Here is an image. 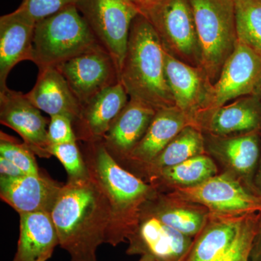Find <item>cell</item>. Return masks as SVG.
Masks as SVG:
<instances>
[{"mask_svg":"<svg viewBox=\"0 0 261 261\" xmlns=\"http://www.w3.org/2000/svg\"><path fill=\"white\" fill-rule=\"evenodd\" d=\"M202 56V68L213 84L238 42L233 0H189Z\"/></svg>","mask_w":261,"mask_h":261,"instance_id":"5b68a950","label":"cell"},{"mask_svg":"<svg viewBox=\"0 0 261 261\" xmlns=\"http://www.w3.org/2000/svg\"><path fill=\"white\" fill-rule=\"evenodd\" d=\"M245 216L211 214L183 261H216L231 246Z\"/></svg>","mask_w":261,"mask_h":261,"instance_id":"cb8c5ba5","label":"cell"},{"mask_svg":"<svg viewBox=\"0 0 261 261\" xmlns=\"http://www.w3.org/2000/svg\"><path fill=\"white\" fill-rule=\"evenodd\" d=\"M142 211L192 238L205 227L211 216L210 211L203 206L159 191L145 202Z\"/></svg>","mask_w":261,"mask_h":261,"instance_id":"7402d4cb","label":"cell"},{"mask_svg":"<svg viewBox=\"0 0 261 261\" xmlns=\"http://www.w3.org/2000/svg\"><path fill=\"white\" fill-rule=\"evenodd\" d=\"M205 153L207 152L203 132L197 126H187L141 172L139 177L147 182L161 170Z\"/></svg>","mask_w":261,"mask_h":261,"instance_id":"484cf974","label":"cell"},{"mask_svg":"<svg viewBox=\"0 0 261 261\" xmlns=\"http://www.w3.org/2000/svg\"><path fill=\"white\" fill-rule=\"evenodd\" d=\"M49 153L59 160L68 174L67 180L83 179L89 176L83 154L77 142L50 145Z\"/></svg>","mask_w":261,"mask_h":261,"instance_id":"f546056e","label":"cell"},{"mask_svg":"<svg viewBox=\"0 0 261 261\" xmlns=\"http://www.w3.org/2000/svg\"><path fill=\"white\" fill-rule=\"evenodd\" d=\"M255 95L257 96V97H258L259 100H260V104H261V85L260 87V88H259L258 90H257L256 94Z\"/></svg>","mask_w":261,"mask_h":261,"instance_id":"74e56055","label":"cell"},{"mask_svg":"<svg viewBox=\"0 0 261 261\" xmlns=\"http://www.w3.org/2000/svg\"><path fill=\"white\" fill-rule=\"evenodd\" d=\"M0 123L17 132L38 157H51L47 119L25 94L8 87L0 90Z\"/></svg>","mask_w":261,"mask_h":261,"instance_id":"7c38bea8","label":"cell"},{"mask_svg":"<svg viewBox=\"0 0 261 261\" xmlns=\"http://www.w3.org/2000/svg\"><path fill=\"white\" fill-rule=\"evenodd\" d=\"M140 12L155 30L166 53L187 64L202 68L200 43L189 0H161Z\"/></svg>","mask_w":261,"mask_h":261,"instance_id":"8992f818","label":"cell"},{"mask_svg":"<svg viewBox=\"0 0 261 261\" xmlns=\"http://www.w3.org/2000/svg\"><path fill=\"white\" fill-rule=\"evenodd\" d=\"M129 1L132 2L140 10L141 8H145L146 6L153 4V3L161 1V0H129Z\"/></svg>","mask_w":261,"mask_h":261,"instance_id":"d590c367","label":"cell"},{"mask_svg":"<svg viewBox=\"0 0 261 261\" xmlns=\"http://www.w3.org/2000/svg\"><path fill=\"white\" fill-rule=\"evenodd\" d=\"M63 185L43 173L0 176V197L19 214L51 213Z\"/></svg>","mask_w":261,"mask_h":261,"instance_id":"e0dca14e","label":"cell"},{"mask_svg":"<svg viewBox=\"0 0 261 261\" xmlns=\"http://www.w3.org/2000/svg\"><path fill=\"white\" fill-rule=\"evenodd\" d=\"M238 42L261 55V0H233Z\"/></svg>","mask_w":261,"mask_h":261,"instance_id":"4316f807","label":"cell"},{"mask_svg":"<svg viewBox=\"0 0 261 261\" xmlns=\"http://www.w3.org/2000/svg\"><path fill=\"white\" fill-rule=\"evenodd\" d=\"M260 85L261 55L238 42L219 79L213 84L206 110L220 107L238 98L255 95Z\"/></svg>","mask_w":261,"mask_h":261,"instance_id":"30bf717a","label":"cell"},{"mask_svg":"<svg viewBox=\"0 0 261 261\" xmlns=\"http://www.w3.org/2000/svg\"><path fill=\"white\" fill-rule=\"evenodd\" d=\"M196 126L215 136L261 132V104L256 95L238 98L220 107L199 113Z\"/></svg>","mask_w":261,"mask_h":261,"instance_id":"9a60e30c","label":"cell"},{"mask_svg":"<svg viewBox=\"0 0 261 261\" xmlns=\"http://www.w3.org/2000/svg\"><path fill=\"white\" fill-rule=\"evenodd\" d=\"M188 126H195L193 118L176 107L158 110L148 129L129 157L121 166L139 176L166 146Z\"/></svg>","mask_w":261,"mask_h":261,"instance_id":"5bb4252c","label":"cell"},{"mask_svg":"<svg viewBox=\"0 0 261 261\" xmlns=\"http://www.w3.org/2000/svg\"><path fill=\"white\" fill-rule=\"evenodd\" d=\"M25 174L14 163L3 156H0V176L19 177Z\"/></svg>","mask_w":261,"mask_h":261,"instance_id":"d6a6232c","label":"cell"},{"mask_svg":"<svg viewBox=\"0 0 261 261\" xmlns=\"http://www.w3.org/2000/svg\"><path fill=\"white\" fill-rule=\"evenodd\" d=\"M25 96L38 109L49 116L63 115L71 118L73 123L82 111V104L57 67L39 69L35 85Z\"/></svg>","mask_w":261,"mask_h":261,"instance_id":"44dd1931","label":"cell"},{"mask_svg":"<svg viewBox=\"0 0 261 261\" xmlns=\"http://www.w3.org/2000/svg\"><path fill=\"white\" fill-rule=\"evenodd\" d=\"M81 104L120 82L113 57L101 45L57 66Z\"/></svg>","mask_w":261,"mask_h":261,"instance_id":"9c48e42d","label":"cell"},{"mask_svg":"<svg viewBox=\"0 0 261 261\" xmlns=\"http://www.w3.org/2000/svg\"><path fill=\"white\" fill-rule=\"evenodd\" d=\"M35 25L17 10L0 18V90L8 87L7 79L15 65L32 61Z\"/></svg>","mask_w":261,"mask_h":261,"instance_id":"ffe728a7","label":"cell"},{"mask_svg":"<svg viewBox=\"0 0 261 261\" xmlns=\"http://www.w3.org/2000/svg\"><path fill=\"white\" fill-rule=\"evenodd\" d=\"M50 214L70 261H97V248L106 243L111 206L97 182L90 176L67 180Z\"/></svg>","mask_w":261,"mask_h":261,"instance_id":"6da1fadb","label":"cell"},{"mask_svg":"<svg viewBox=\"0 0 261 261\" xmlns=\"http://www.w3.org/2000/svg\"><path fill=\"white\" fill-rule=\"evenodd\" d=\"M218 174V167L208 154H202L187 160L176 166L161 170L149 184L159 191L162 189H173L197 186Z\"/></svg>","mask_w":261,"mask_h":261,"instance_id":"d4e9b609","label":"cell"},{"mask_svg":"<svg viewBox=\"0 0 261 261\" xmlns=\"http://www.w3.org/2000/svg\"><path fill=\"white\" fill-rule=\"evenodd\" d=\"M139 261H154L153 259L150 258V257L147 256H142L141 259Z\"/></svg>","mask_w":261,"mask_h":261,"instance_id":"8d00e7d4","label":"cell"},{"mask_svg":"<svg viewBox=\"0 0 261 261\" xmlns=\"http://www.w3.org/2000/svg\"><path fill=\"white\" fill-rule=\"evenodd\" d=\"M48 139L50 145H61L77 142L73 121L63 115L50 116L47 128Z\"/></svg>","mask_w":261,"mask_h":261,"instance_id":"1f68e13d","label":"cell"},{"mask_svg":"<svg viewBox=\"0 0 261 261\" xmlns=\"http://www.w3.org/2000/svg\"><path fill=\"white\" fill-rule=\"evenodd\" d=\"M126 254L140 255L154 261H183L194 238L165 224L152 215L141 211L140 219L128 234Z\"/></svg>","mask_w":261,"mask_h":261,"instance_id":"8fae6325","label":"cell"},{"mask_svg":"<svg viewBox=\"0 0 261 261\" xmlns=\"http://www.w3.org/2000/svg\"><path fill=\"white\" fill-rule=\"evenodd\" d=\"M254 185H255L257 193L261 197V152L256 173H255V178H254Z\"/></svg>","mask_w":261,"mask_h":261,"instance_id":"e575fe53","label":"cell"},{"mask_svg":"<svg viewBox=\"0 0 261 261\" xmlns=\"http://www.w3.org/2000/svg\"><path fill=\"white\" fill-rule=\"evenodd\" d=\"M250 261H261V216L256 235L252 244Z\"/></svg>","mask_w":261,"mask_h":261,"instance_id":"836d02e7","label":"cell"},{"mask_svg":"<svg viewBox=\"0 0 261 261\" xmlns=\"http://www.w3.org/2000/svg\"><path fill=\"white\" fill-rule=\"evenodd\" d=\"M120 82L129 99L156 111L176 107L165 70V49L157 33L144 15L132 22Z\"/></svg>","mask_w":261,"mask_h":261,"instance_id":"3957f363","label":"cell"},{"mask_svg":"<svg viewBox=\"0 0 261 261\" xmlns=\"http://www.w3.org/2000/svg\"><path fill=\"white\" fill-rule=\"evenodd\" d=\"M36 154L25 144L20 143L10 136L0 134V156L14 163L27 175L41 174L36 161Z\"/></svg>","mask_w":261,"mask_h":261,"instance_id":"f1b7e54d","label":"cell"},{"mask_svg":"<svg viewBox=\"0 0 261 261\" xmlns=\"http://www.w3.org/2000/svg\"><path fill=\"white\" fill-rule=\"evenodd\" d=\"M89 176L106 194L111 206L106 243L116 247L137 226L142 207L159 190L122 167L105 147L102 140L84 143L82 149Z\"/></svg>","mask_w":261,"mask_h":261,"instance_id":"7a4b0ae2","label":"cell"},{"mask_svg":"<svg viewBox=\"0 0 261 261\" xmlns=\"http://www.w3.org/2000/svg\"><path fill=\"white\" fill-rule=\"evenodd\" d=\"M75 5L98 43L111 55L121 71L130 27L140 10L129 0H77Z\"/></svg>","mask_w":261,"mask_h":261,"instance_id":"ba28073f","label":"cell"},{"mask_svg":"<svg viewBox=\"0 0 261 261\" xmlns=\"http://www.w3.org/2000/svg\"><path fill=\"white\" fill-rule=\"evenodd\" d=\"M77 0H23L17 10L37 23L43 19L56 14Z\"/></svg>","mask_w":261,"mask_h":261,"instance_id":"4dcf8cb0","label":"cell"},{"mask_svg":"<svg viewBox=\"0 0 261 261\" xmlns=\"http://www.w3.org/2000/svg\"><path fill=\"white\" fill-rule=\"evenodd\" d=\"M128 100L123 84L118 82L82 105L80 116L73 123L77 140L84 143L103 140Z\"/></svg>","mask_w":261,"mask_h":261,"instance_id":"ac0fdd59","label":"cell"},{"mask_svg":"<svg viewBox=\"0 0 261 261\" xmlns=\"http://www.w3.org/2000/svg\"><path fill=\"white\" fill-rule=\"evenodd\" d=\"M204 135L206 152L221 163L226 171L257 193L254 178L260 157L261 132L231 136Z\"/></svg>","mask_w":261,"mask_h":261,"instance_id":"4fadbf2b","label":"cell"},{"mask_svg":"<svg viewBox=\"0 0 261 261\" xmlns=\"http://www.w3.org/2000/svg\"><path fill=\"white\" fill-rule=\"evenodd\" d=\"M156 111L145 102L129 99L113 122L102 142L108 152L119 164L129 157L143 138Z\"/></svg>","mask_w":261,"mask_h":261,"instance_id":"d6986e66","label":"cell"},{"mask_svg":"<svg viewBox=\"0 0 261 261\" xmlns=\"http://www.w3.org/2000/svg\"><path fill=\"white\" fill-rule=\"evenodd\" d=\"M165 70L175 106L195 120L207 109L214 84L202 68L187 64L166 51Z\"/></svg>","mask_w":261,"mask_h":261,"instance_id":"2e32d148","label":"cell"},{"mask_svg":"<svg viewBox=\"0 0 261 261\" xmlns=\"http://www.w3.org/2000/svg\"><path fill=\"white\" fill-rule=\"evenodd\" d=\"M20 233L13 261H47L60 245L50 213L19 214Z\"/></svg>","mask_w":261,"mask_h":261,"instance_id":"603a6c76","label":"cell"},{"mask_svg":"<svg viewBox=\"0 0 261 261\" xmlns=\"http://www.w3.org/2000/svg\"><path fill=\"white\" fill-rule=\"evenodd\" d=\"M168 193L180 200L203 206L211 214L217 216L261 214L260 196L227 171L197 186L178 187Z\"/></svg>","mask_w":261,"mask_h":261,"instance_id":"52a82bcc","label":"cell"},{"mask_svg":"<svg viewBox=\"0 0 261 261\" xmlns=\"http://www.w3.org/2000/svg\"><path fill=\"white\" fill-rule=\"evenodd\" d=\"M98 45L76 5H72L36 23L32 61L39 69L57 67Z\"/></svg>","mask_w":261,"mask_h":261,"instance_id":"277c9868","label":"cell"},{"mask_svg":"<svg viewBox=\"0 0 261 261\" xmlns=\"http://www.w3.org/2000/svg\"><path fill=\"white\" fill-rule=\"evenodd\" d=\"M261 214L247 215L229 249L216 261H250L252 244L256 235Z\"/></svg>","mask_w":261,"mask_h":261,"instance_id":"83f0119b","label":"cell"}]
</instances>
